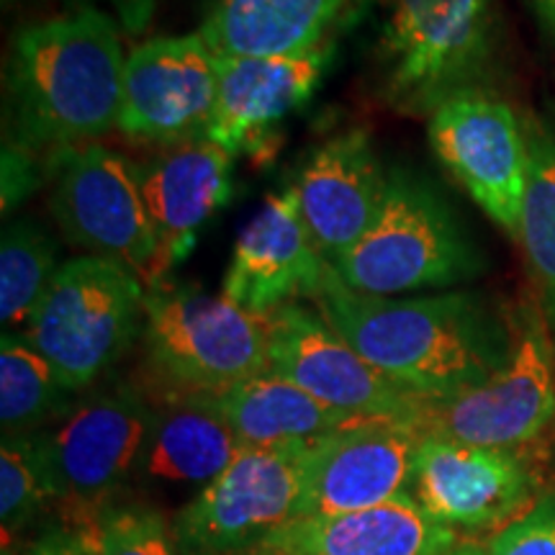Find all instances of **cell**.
Masks as SVG:
<instances>
[{
  "label": "cell",
  "instance_id": "cell-1",
  "mask_svg": "<svg viewBox=\"0 0 555 555\" xmlns=\"http://www.w3.org/2000/svg\"><path fill=\"white\" fill-rule=\"evenodd\" d=\"M314 301L367 363L422 399L481 386L502 371L515 347V319L476 291L358 294L327 266Z\"/></svg>",
  "mask_w": 555,
  "mask_h": 555
},
{
  "label": "cell",
  "instance_id": "cell-2",
  "mask_svg": "<svg viewBox=\"0 0 555 555\" xmlns=\"http://www.w3.org/2000/svg\"><path fill=\"white\" fill-rule=\"evenodd\" d=\"M119 26L82 9L16 31L5 67V142L34 152L80 147L119 127Z\"/></svg>",
  "mask_w": 555,
  "mask_h": 555
},
{
  "label": "cell",
  "instance_id": "cell-3",
  "mask_svg": "<svg viewBox=\"0 0 555 555\" xmlns=\"http://www.w3.org/2000/svg\"><path fill=\"white\" fill-rule=\"evenodd\" d=\"M332 268L358 294L397 296L474 281L486 255L435 183L393 168L376 219Z\"/></svg>",
  "mask_w": 555,
  "mask_h": 555
},
{
  "label": "cell",
  "instance_id": "cell-4",
  "mask_svg": "<svg viewBox=\"0 0 555 555\" xmlns=\"http://www.w3.org/2000/svg\"><path fill=\"white\" fill-rule=\"evenodd\" d=\"M380 26V90L404 114H433L442 101L483 88L496 54L494 0H371Z\"/></svg>",
  "mask_w": 555,
  "mask_h": 555
},
{
  "label": "cell",
  "instance_id": "cell-5",
  "mask_svg": "<svg viewBox=\"0 0 555 555\" xmlns=\"http://www.w3.org/2000/svg\"><path fill=\"white\" fill-rule=\"evenodd\" d=\"M144 281L127 266L82 255L57 270L24 335L78 393L129 350L144 327Z\"/></svg>",
  "mask_w": 555,
  "mask_h": 555
},
{
  "label": "cell",
  "instance_id": "cell-6",
  "mask_svg": "<svg viewBox=\"0 0 555 555\" xmlns=\"http://www.w3.org/2000/svg\"><path fill=\"white\" fill-rule=\"evenodd\" d=\"M142 343L147 365L176 391L221 393L270 371L268 317L189 283L147 288Z\"/></svg>",
  "mask_w": 555,
  "mask_h": 555
},
{
  "label": "cell",
  "instance_id": "cell-7",
  "mask_svg": "<svg viewBox=\"0 0 555 555\" xmlns=\"http://www.w3.org/2000/svg\"><path fill=\"white\" fill-rule=\"evenodd\" d=\"M515 347L504 367L481 386L446 399H422L412 425L422 437L463 446L522 450L555 420V337L540 301L512 311Z\"/></svg>",
  "mask_w": 555,
  "mask_h": 555
},
{
  "label": "cell",
  "instance_id": "cell-8",
  "mask_svg": "<svg viewBox=\"0 0 555 555\" xmlns=\"http://www.w3.org/2000/svg\"><path fill=\"white\" fill-rule=\"evenodd\" d=\"M152 404L134 386H111L39 429L37 448L65 527L86 530L142 466Z\"/></svg>",
  "mask_w": 555,
  "mask_h": 555
},
{
  "label": "cell",
  "instance_id": "cell-9",
  "mask_svg": "<svg viewBox=\"0 0 555 555\" xmlns=\"http://www.w3.org/2000/svg\"><path fill=\"white\" fill-rule=\"evenodd\" d=\"M50 157V208L65 240L95 258L121 262L155 286L157 240L134 165L93 142L54 150Z\"/></svg>",
  "mask_w": 555,
  "mask_h": 555
},
{
  "label": "cell",
  "instance_id": "cell-10",
  "mask_svg": "<svg viewBox=\"0 0 555 555\" xmlns=\"http://www.w3.org/2000/svg\"><path fill=\"white\" fill-rule=\"evenodd\" d=\"M311 446L242 450L178 515L183 555H249L296 519Z\"/></svg>",
  "mask_w": 555,
  "mask_h": 555
},
{
  "label": "cell",
  "instance_id": "cell-11",
  "mask_svg": "<svg viewBox=\"0 0 555 555\" xmlns=\"http://www.w3.org/2000/svg\"><path fill=\"white\" fill-rule=\"evenodd\" d=\"M429 147L478 208L517 240L527 185L525 124L486 88L450 95L429 114Z\"/></svg>",
  "mask_w": 555,
  "mask_h": 555
},
{
  "label": "cell",
  "instance_id": "cell-12",
  "mask_svg": "<svg viewBox=\"0 0 555 555\" xmlns=\"http://www.w3.org/2000/svg\"><path fill=\"white\" fill-rule=\"evenodd\" d=\"M270 371L337 412L412 425L422 397L371 365L319 311L288 304L268 317Z\"/></svg>",
  "mask_w": 555,
  "mask_h": 555
},
{
  "label": "cell",
  "instance_id": "cell-13",
  "mask_svg": "<svg viewBox=\"0 0 555 555\" xmlns=\"http://www.w3.org/2000/svg\"><path fill=\"white\" fill-rule=\"evenodd\" d=\"M217 99V57L201 34L150 39L127 54L116 129L131 142L178 147L206 139Z\"/></svg>",
  "mask_w": 555,
  "mask_h": 555
},
{
  "label": "cell",
  "instance_id": "cell-14",
  "mask_svg": "<svg viewBox=\"0 0 555 555\" xmlns=\"http://www.w3.org/2000/svg\"><path fill=\"white\" fill-rule=\"evenodd\" d=\"M422 433L399 420H363L309 448L298 517L363 512L404 496Z\"/></svg>",
  "mask_w": 555,
  "mask_h": 555
},
{
  "label": "cell",
  "instance_id": "cell-15",
  "mask_svg": "<svg viewBox=\"0 0 555 555\" xmlns=\"http://www.w3.org/2000/svg\"><path fill=\"white\" fill-rule=\"evenodd\" d=\"M409 491L440 525L476 530L532 506L535 470L519 450L476 448L425 435Z\"/></svg>",
  "mask_w": 555,
  "mask_h": 555
},
{
  "label": "cell",
  "instance_id": "cell-16",
  "mask_svg": "<svg viewBox=\"0 0 555 555\" xmlns=\"http://www.w3.org/2000/svg\"><path fill=\"white\" fill-rule=\"evenodd\" d=\"M335 44L273 57H217L219 99L206 139L232 155L268 159L278 127L307 106L335 60Z\"/></svg>",
  "mask_w": 555,
  "mask_h": 555
},
{
  "label": "cell",
  "instance_id": "cell-17",
  "mask_svg": "<svg viewBox=\"0 0 555 555\" xmlns=\"http://www.w3.org/2000/svg\"><path fill=\"white\" fill-rule=\"evenodd\" d=\"M330 262L319 255L294 189L270 193L234 242L221 296L255 317L314 298Z\"/></svg>",
  "mask_w": 555,
  "mask_h": 555
},
{
  "label": "cell",
  "instance_id": "cell-18",
  "mask_svg": "<svg viewBox=\"0 0 555 555\" xmlns=\"http://www.w3.org/2000/svg\"><path fill=\"white\" fill-rule=\"evenodd\" d=\"M234 155L211 139L168 147L142 165L139 189L157 240V283L191 258L201 232L234 193Z\"/></svg>",
  "mask_w": 555,
  "mask_h": 555
},
{
  "label": "cell",
  "instance_id": "cell-19",
  "mask_svg": "<svg viewBox=\"0 0 555 555\" xmlns=\"http://www.w3.org/2000/svg\"><path fill=\"white\" fill-rule=\"evenodd\" d=\"M298 211L324 260L335 262L376 219L386 172L365 129L330 137L307 157L296 183Z\"/></svg>",
  "mask_w": 555,
  "mask_h": 555
},
{
  "label": "cell",
  "instance_id": "cell-20",
  "mask_svg": "<svg viewBox=\"0 0 555 555\" xmlns=\"http://www.w3.org/2000/svg\"><path fill=\"white\" fill-rule=\"evenodd\" d=\"M455 543L412 494L332 517H296L249 555H442Z\"/></svg>",
  "mask_w": 555,
  "mask_h": 555
},
{
  "label": "cell",
  "instance_id": "cell-21",
  "mask_svg": "<svg viewBox=\"0 0 555 555\" xmlns=\"http://www.w3.org/2000/svg\"><path fill=\"white\" fill-rule=\"evenodd\" d=\"M371 0H217L201 39L217 57L301 54L337 41Z\"/></svg>",
  "mask_w": 555,
  "mask_h": 555
},
{
  "label": "cell",
  "instance_id": "cell-22",
  "mask_svg": "<svg viewBox=\"0 0 555 555\" xmlns=\"http://www.w3.org/2000/svg\"><path fill=\"white\" fill-rule=\"evenodd\" d=\"M245 446L214 404L211 393L176 391L152 404V425L144 446L142 474L152 483H211Z\"/></svg>",
  "mask_w": 555,
  "mask_h": 555
},
{
  "label": "cell",
  "instance_id": "cell-23",
  "mask_svg": "<svg viewBox=\"0 0 555 555\" xmlns=\"http://www.w3.org/2000/svg\"><path fill=\"white\" fill-rule=\"evenodd\" d=\"M211 399L245 448L309 446L363 422L322 404L273 371L211 393Z\"/></svg>",
  "mask_w": 555,
  "mask_h": 555
},
{
  "label": "cell",
  "instance_id": "cell-24",
  "mask_svg": "<svg viewBox=\"0 0 555 555\" xmlns=\"http://www.w3.org/2000/svg\"><path fill=\"white\" fill-rule=\"evenodd\" d=\"M527 185L517 242L555 337V124L525 116Z\"/></svg>",
  "mask_w": 555,
  "mask_h": 555
},
{
  "label": "cell",
  "instance_id": "cell-25",
  "mask_svg": "<svg viewBox=\"0 0 555 555\" xmlns=\"http://www.w3.org/2000/svg\"><path fill=\"white\" fill-rule=\"evenodd\" d=\"M73 391L31 339L18 330H5L0 339V427L5 435H31L73 409Z\"/></svg>",
  "mask_w": 555,
  "mask_h": 555
},
{
  "label": "cell",
  "instance_id": "cell-26",
  "mask_svg": "<svg viewBox=\"0 0 555 555\" xmlns=\"http://www.w3.org/2000/svg\"><path fill=\"white\" fill-rule=\"evenodd\" d=\"M60 247L31 219H13L0 240V319L5 327H24L60 270Z\"/></svg>",
  "mask_w": 555,
  "mask_h": 555
},
{
  "label": "cell",
  "instance_id": "cell-27",
  "mask_svg": "<svg viewBox=\"0 0 555 555\" xmlns=\"http://www.w3.org/2000/svg\"><path fill=\"white\" fill-rule=\"evenodd\" d=\"M78 535L93 555H183L165 517L144 502L108 504Z\"/></svg>",
  "mask_w": 555,
  "mask_h": 555
},
{
  "label": "cell",
  "instance_id": "cell-28",
  "mask_svg": "<svg viewBox=\"0 0 555 555\" xmlns=\"http://www.w3.org/2000/svg\"><path fill=\"white\" fill-rule=\"evenodd\" d=\"M50 502L52 489L37 437L5 435L0 448V519L5 540L24 530Z\"/></svg>",
  "mask_w": 555,
  "mask_h": 555
},
{
  "label": "cell",
  "instance_id": "cell-29",
  "mask_svg": "<svg viewBox=\"0 0 555 555\" xmlns=\"http://www.w3.org/2000/svg\"><path fill=\"white\" fill-rule=\"evenodd\" d=\"M491 555H555V489L540 496L530 512L506 525L489 545Z\"/></svg>",
  "mask_w": 555,
  "mask_h": 555
},
{
  "label": "cell",
  "instance_id": "cell-30",
  "mask_svg": "<svg viewBox=\"0 0 555 555\" xmlns=\"http://www.w3.org/2000/svg\"><path fill=\"white\" fill-rule=\"evenodd\" d=\"M44 180H50V163H41L39 152L3 142V217L16 211Z\"/></svg>",
  "mask_w": 555,
  "mask_h": 555
},
{
  "label": "cell",
  "instance_id": "cell-31",
  "mask_svg": "<svg viewBox=\"0 0 555 555\" xmlns=\"http://www.w3.org/2000/svg\"><path fill=\"white\" fill-rule=\"evenodd\" d=\"M3 555H16L11 551H3ZM21 555H93V551L82 543L78 532H73L69 527H52V530L41 532L34 543L26 547Z\"/></svg>",
  "mask_w": 555,
  "mask_h": 555
},
{
  "label": "cell",
  "instance_id": "cell-32",
  "mask_svg": "<svg viewBox=\"0 0 555 555\" xmlns=\"http://www.w3.org/2000/svg\"><path fill=\"white\" fill-rule=\"evenodd\" d=\"M124 31L142 34L155 16L157 0H106Z\"/></svg>",
  "mask_w": 555,
  "mask_h": 555
},
{
  "label": "cell",
  "instance_id": "cell-33",
  "mask_svg": "<svg viewBox=\"0 0 555 555\" xmlns=\"http://www.w3.org/2000/svg\"><path fill=\"white\" fill-rule=\"evenodd\" d=\"M525 3L535 13L543 31L555 41V0H525Z\"/></svg>",
  "mask_w": 555,
  "mask_h": 555
},
{
  "label": "cell",
  "instance_id": "cell-34",
  "mask_svg": "<svg viewBox=\"0 0 555 555\" xmlns=\"http://www.w3.org/2000/svg\"><path fill=\"white\" fill-rule=\"evenodd\" d=\"M442 555H491V551L476 543H453Z\"/></svg>",
  "mask_w": 555,
  "mask_h": 555
},
{
  "label": "cell",
  "instance_id": "cell-35",
  "mask_svg": "<svg viewBox=\"0 0 555 555\" xmlns=\"http://www.w3.org/2000/svg\"><path fill=\"white\" fill-rule=\"evenodd\" d=\"M214 5H217V0H208V11H211Z\"/></svg>",
  "mask_w": 555,
  "mask_h": 555
}]
</instances>
